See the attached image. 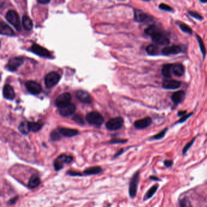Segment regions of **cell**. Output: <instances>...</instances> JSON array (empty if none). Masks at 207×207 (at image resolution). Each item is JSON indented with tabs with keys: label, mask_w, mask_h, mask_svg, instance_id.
Listing matches in <instances>:
<instances>
[{
	"label": "cell",
	"mask_w": 207,
	"mask_h": 207,
	"mask_svg": "<svg viewBox=\"0 0 207 207\" xmlns=\"http://www.w3.org/2000/svg\"><path fill=\"white\" fill-rule=\"evenodd\" d=\"M163 163H164L165 167H166L167 168H170L173 165V162L171 160H166L164 161Z\"/></svg>",
	"instance_id": "obj_43"
},
{
	"label": "cell",
	"mask_w": 207,
	"mask_h": 207,
	"mask_svg": "<svg viewBox=\"0 0 207 207\" xmlns=\"http://www.w3.org/2000/svg\"><path fill=\"white\" fill-rule=\"evenodd\" d=\"M30 50L33 53L35 54L36 55H39L41 57H45V58L51 57V54L49 50L37 44H33L31 46Z\"/></svg>",
	"instance_id": "obj_10"
},
{
	"label": "cell",
	"mask_w": 207,
	"mask_h": 207,
	"mask_svg": "<svg viewBox=\"0 0 207 207\" xmlns=\"http://www.w3.org/2000/svg\"><path fill=\"white\" fill-rule=\"evenodd\" d=\"M25 86L28 91L34 96L39 94L42 91L41 86L35 81H28L26 83Z\"/></svg>",
	"instance_id": "obj_11"
},
{
	"label": "cell",
	"mask_w": 207,
	"mask_h": 207,
	"mask_svg": "<svg viewBox=\"0 0 207 207\" xmlns=\"http://www.w3.org/2000/svg\"><path fill=\"white\" fill-rule=\"evenodd\" d=\"M86 120L89 124L100 126L104 122V118L97 111H92L86 116Z\"/></svg>",
	"instance_id": "obj_2"
},
{
	"label": "cell",
	"mask_w": 207,
	"mask_h": 207,
	"mask_svg": "<svg viewBox=\"0 0 207 207\" xmlns=\"http://www.w3.org/2000/svg\"><path fill=\"white\" fill-rule=\"evenodd\" d=\"M3 96L7 100H12L14 99L15 97V94L13 88L9 84H6L3 87Z\"/></svg>",
	"instance_id": "obj_19"
},
{
	"label": "cell",
	"mask_w": 207,
	"mask_h": 207,
	"mask_svg": "<svg viewBox=\"0 0 207 207\" xmlns=\"http://www.w3.org/2000/svg\"><path fill=\"white\" fill-rule=\"evenodd\" d=\"M18 196L14 197L13 198H12V199H11L8 202V204H9V205H12V204L15 203V202H16L17 200H18Z\"/></svg>",
	"instance_id": "obj_44"
},
{
	"label": "cell",
	"mask_w": 207,
	"mask_h": 207,
	"mask_svg": "<svg viewBox=\"0 0 207 207\" xmlns=\"http://www.w3.org/2000/svg\"><path fill=\"white\" fill-rule=\"evenodd\" d=\"M6 19L7 21L12 24L13 26L18 31L21 30V25L20 19V16L16 11L13 10L9 11L6 15Z\"/></svg>",
	"instance_id": "obj_1"
},
{
	"label": "cell",
	"mask_w": 207,
	"mask_h": 207,
	"mask_svg": "<svg viewBox=\"0 0 207 207\" xmlns=\"http://www.w3.org/2000/svg\"><path fill=\"white\" fill-rule=\"evenodd\" d=\"M76 97L80 102L86 104L92 103V99L91 95L86 91L80 90L76 92Z\"/></svg>",
	"instance_id": "obj_15"
},
{
	"label": "cell",
	"mask_w": 207,
	"mask_h": 207,
	"mask_svg": "<svg viewBox=\"0 0 207 207\" xmlns=\"http://www.w3.org/2000/svg\"><path fill=\"white\" fill-rule=\"evenodd\" d=\"M152 123V119L150 117L136 120L134 122V127L137 129H143L150 126Z\"/></svg>",
	"instance_id": "obj_17"
},
{
	"label": "cell",
	"mask_w": 207,
	"mask_h": 207,
	"mask_svg": "<svg viewBox=\"0 0 207 207\" xmlns=\"http://www.w3.org/2000/svg\"><path fill=\"white\" fill-rule=\"evenodd\" d=\"M73 120H74V121L76 123H79L80 125H83L84 124L83 120L82 117L80 116H75L73 117Z\"/></svg>",
	"instance_id": "obj_42"
},
{
	"label": "cell",
	"mask_w": 207,
	"mask_h": 207,
	"mask_svg": "<svg viewBox=\"0 0 207 207\" xmlns=\"http://www.w3.org/2000/svg\"><path fill=\"white\" fill-rule=\"evenodd\" d=\"M139 176H140L139 171L136 172L134 174V175L133 176L131 180L130 184H129V194L131 198H134L137 195L138 185H139Z\"/></svg>",
	"instance_id": "obj_5"
},
{
	"label": "cell",
	"mask_w": 207,
	"mask_h": 207,
	"mask_svg": "<svg viewBox=\"0 0 207 207\" xmlns=\"http://www.w3.org/2000/svg\"><path fill=\"white\" fill-rule=\"evenodd\" d=\"M162 32H163V30H162V29H161L160 27H159L156 24L150 25V26L145 29V33L150 37H152V35L157 33Z\"/></svg>",
	"instance_id": "obj_22"
},
{
	"label": "cell",
	"mask_w": 207,
	"mask_h": 207,
	"mask_svg": "<svg viewBox=\"0 0 207 207\" xmlns=\"http://www.w3.org/2000/svg\"><path fill=\"white\" fill-rule=\"evenodd\" d=\"M188 13L189 16L193 17V18H194L196 20H197L199 21H202L203 20V16L200 13H199L197 12L193 11H188Z\"/></svg>",
	"instance_id": "obj_35"
},
{
	"label": "cell",
	"mask_w": 207,
	"mask_h": 207,
	"mask_svg": "<svg viewBox=\"0 0 207 207\" xmlns=\"http://www.w3.org/2000/svg\"><path fill=\"white\" fill-rule=\"evenodd\" d=\"M186 111H179L178 112V113H177V115L178 116H180V117H182V116H184V115H185L186 114Z\"/></svg>",
	"instance_id": "obj_46"
},
{
	"label": "cell",
	"mask_w": 207,
	"mask_h": 207,
	"mask_svg": "<svg viewBox=\"0 0 207 207\" xmlns=\"http://www.w3.org/2000/svg\"><path fill=\"white\" fill-rule=\"evenodd\" d=\"M182 84L179 81L172 79H165L163 81L162 87L168 90H175L179 89Z\"/></svg>",
	"instance_id": "obj_13"
},
{
	"label": "cell",
	"mask_w": 207,
	"mask_h": 207,
	"mask_svg": "<svg viewBox=\"0 0 207 207\" xmlns=\"http://www.w3.org/2000/svg\"><path fill=\"white\" fill-rule=\"evenodd\" d=\"M172 64H165L162 69V74L167 79H169L172 75Z\"/></svg>",
	"instance_id": "obj_24"
},
{
	"label": "cell",
	"mask_w": 207,
	"mask_h": 207,
	"mask_svg": "<svg viewBox=\"0 0 207 207\" xmlns=\"http://www.w3.org/2000/svg\"><path fill=\"white\" fill-rule=\"evenodd\" d=\"M58 131L60 134L66 137H74L79 134V132L77 129L67 128H60L58 129Z\"/></svg>",
	"instance_id": "obj_20"
},
{
	"label": "cell",
	"mask_w": 207,
	"mask_h": 207,
	"mask_svg": "<svg viewBox=\"0 0 207 207\" xmlns=\"http://www.w3.org/2000/svg\"><path fill=\"white\" fill-rule=\"evenodd\" d=\"M37 1L40 4H48L50 1V0H37Z\"/></svg>",
	"instance_id": "obj_45"
},
{
	"label": "cell",
	"mask_w": 207,
	"mask_h": 207,
	"mask_svg": "<svg viewBox=\"0 0 207 207\" xmlns=\"http://www.w3.org/2000/svg\"><path fill=\"white\" fill-rule=\"evenodd\" d=\"M146 52L151 56H157L160 54H162V50H160L157 45H150L146 47Z\"/></svg>",
	"instance_id": "obj_23"
},
{
	"label": "cell",
	"mask_w": 207,
	"mask_h": 207,
	"mask_svg": "<svg viewBox=\"0 0 207 207\" xmlns=\"http://www.w3.org/2000/svg\"><path fill=\"white\" fill-rule=\"evenodd\" d=\"M60 133H59V131H58V133H57L56 131H53L50 134L51 139L52 140H54V141H56V140H60V138H61V137H60Z\"/></svg>",
	"instance_id": "obj_40"
},
{
	"label": "cell",
	"mask_w": 207,
	"mask_h": 207,
	"mask_svg": "<svg viewBox=\"0 0 207 207\" xmlns=\"http://www.w3.org/2000/svg\"><path fill=\"white\" fill-rule=\"evenodd\" d=\"M199 1L202 3H207V0H199Z\"/></svg>",
	"instance_id": "obj_49"
},
{
	"label": "cell",
	"mask_w": 207,
	"mask_h": 207,
	"mask_svg": "<svg viewBox=\"0 0 207 207\" xmlns=\"http://www.w3.org/2000/svg\"><path fill=\"white\" fill-rule=\"evenodd\" d=\"M29 124L30 131H32L33 132L39 131L43 126V125L39 122H29Z\"/></svg>",
	"instance_id": "obj_33"
},
{
	"label": "cell",
	"mask_w": 207,
	"mask_h": 207,
	"mask_svg": "<svg viewBox=\"0 0 207 207\" xmlns=\"http://www.w3.org/2000/svg\"><path fill=\"white\" fill-rule=\"evenodd\" d=\"M18 129L24 135L28 134L29 131H30L29 122H27V121L22 122L18 126Z\"/></svg>",
	"instance_id": "obj_29"
},
{
	"label": "cell",
	"mask_w": 207,
	"mask_h": 207,
	"mask_svg": "<svg viewBox=\"0 0 207 207\" xmlns=\"http://www.w3.org/2000/svg\"><path fill=\"white\" fill-rule=\"evenodd\" d=\"M182 52V47L179 46L174 45L171 46H167L162 49V55L168 56L170 55H177Z\"/></svg>",
	"instance_id": "obj_14"
},
{
	"label": "cell",
	"mask_w": 207,
	"mask_h": 207,
	"mask_svg": "<svg viewBox=\"0 0 207 207\" xmlns=\"http://www.w3.org/2000/svg\"><path fill=\"white\" fill-rule=\"evenodd\" d=\"M196 38L197 39V41L198 43H199V47H200V49H201V53L202 54L203 58L204 60L205 57H206V47H205V45H204L203 41L202 38L199 35H198V34H196Z\"/></svg>",
	"instance_id": "obj_31"
},
{
	"label": "cell",
	"mask_w": 207,
	"mask_h": 207,
	"mask_svg": "<svg viewBox=\"0 0 207 207\" xmlns=\"http://www.w3.org/2000/svg\"><path fill=\"white\" fill-rule=\"evenodd\" d=\"M22 24L24 29L28 31L31 30L33 28V23L31 19L27 15H24L22 19Z\"/></svg>",
	"instance_id": "obj_26"
},
{
	"label": "cell",
	"mask_w": 207,
	"mask_h": 207,
	"mask_svg": "<svg viewBox=\"0 0 207 207\" xmlns=\"http://www.w3.org/2000/svg\"><path fill=\"white\" fill-rule=\"evenodd\" d=\"M40 184V178L35 176L33 175L29 181L28 183V188L30 189H33L37 188Z\"/></svg>",
	"instance_id": "obj_28"
},
{
	"label": "cell",
	"mask_w": 207,
	"mask_h": 207,
	"mask_svg": "<svg viewBox=\"0 0 207 207\" xmlns=\"http://www.w3.org/2000/svg\"><path fill=\"white\" fill-rule=\"evenodd\" d=\"M167 131H168V128H166L164 129H163L162 131H160L158 134L151 137V139L153 140H160V139H163V138L165 136V134H166Z\"/></svg>",
	"instance_id": "obj_34"
},
{
	"label": "cell",
	"mask_w": 207,
	"mask_h": 207,
	"mask_svg": "<svg viewBox=\"0 0 207 207\" xmlns=\"http://www.w3.org/2000/svg\"><path fill=\"white\" fill-rule=\"evenodd\" d=\"M128 142V140L126 139H114L111 140L109 143L111 144H117V143H125Z\"/></svg>",
	"instance_id": "obj_41"
},
{
	"label": "cell",
	"mask_w": 207,
	"mask_h": 207,
	"mask_svg": "<svg viewBox=\"0 0 207 207\" xmlns=\"http://www.w3.org/2000/svg\"><path fill=\"white\" fill-rule=\"evenodd\" d=\"M0 29H1V35H9V36H13L14 35L13 30L10 28L9 26L5 24L4 22L1 21V26H0Z\"/></svg>",
	"instance_id": "obj_25"
},
{
	"label": "cell",
	"mask_w": 207,
	"mask_h": 207,
	"mask_svg": "<svg viewBox=\"0 0 207 207\" xmlns=\"http://www.w3.org/2000/svg\"><path fill=\"white\" fill-rule=\"evenodd\" d=\"M196 137L193 138V139L190 142H188V143H186V145L184 146V149H183V151H182V153H183L184 155L186 154V152H188V151L189 150V148H190L191 147V146H193L194 142L195 140H196Z\"/></svg>",
	"instance_id": "obj_37"
},
{
	"label": "cell",
	"mask_w": 207,
	"mask_h": 207,
	"mask_svg": "<svg viewBox=\"0 0 207 207\" xmlns=\"http://www.w3.org/2000/svg\"><path fill=\"white\" fill-rule=\"evenodd\" d=\"M185 67L182 64L176 63L172 65V74L176 77H182L185 74Z\"/></svg>",
	"instance_id": "obj_21"
},
{
	"label": "cell",
	"mask_w": 207,
	"mask_h": 207,
	"mask_svg": "<svg viewBox=\"0 0 207 207\" xmlns=\"http://www.w3.org/2000/svg\"><path fill=\"white\" fill-rule=\"evenodd\" d=\"M178 26L180 30H182L183 32L185 33H188L189 35H192L193 34V30L192 29L188 26L187 24L184 23H179Z\"/></svg>",
	"instance_id": "obj_32"
},
{
	"label": "cell",
	"mask_w": 207,
	"mask_h": 207,
	"mask_svg": "<svg viewBox=\"0 0 207 207\" xmlns=\"http://www.w3.org/2000/svg\"><path fill=\"white\" fill-rule=\"evenodd\" d=\"M75 110L76 106H75V105L73 104V103H70L69 104H68L67 105L60 108L59 113L60 115L63 117L71 116L75 113Z\"/></svg>",
	"instance_id": "obj_16"
},
{
	"label": "cell",
	"mask_w": 207,
	"mask_h": 207,
	"mask_svg": "<svg viewBox=\"0 0 207 207\" xmlns=\"http://www.w3.org/2000/svg\"><path fill=\"white\" fill-rule=\"evenodd\" d=\"M152 41L155 44L159 46H165L170 43V40L164 32H159L151 37Z\"/></svg>",
	"instance_id": "obj_6"
},
{
	"label": "cell",
	"mask_w": 207,
	"mask_h": 207,
	"mask_svg": "<svg viewBox=\"0 0 207 207\" xmlns=\"http://www.w3.org/2000/svg\"><path fill=\"white\" fill-rule=\"evenodd\" d=\"M150 179L152 180H154V181H158V180H160V179L157 177H156V176H150Z\"/></svg>",
	"instance_id": "obj_47"
},
{
	"label": "cell",
	"mask_w": 207,
	"mask_h": 207,
	"mask_svg": "<svg viewBox=\"0 0 207 207\" xmlns=\"http://www.w3.org/2000/svg\"><path fill=\"white\" fill-rule=\"evenodd\" d=\"M60 80V75L54 71L47 74L45 78V83L46 88H51L55 86Z\"/></svg>",
	"instance_id": "obj_4"
},
{
	"label": "cell",
	"mask_w": 207,
	"mask_h": 207,
	"mask_svg": "<svg viewBox=\"0 0 207 207\" xmlns=\"http://www.w3.org/2000/svg\"><path fill=\"white\" fill-rule=\"evenodd\" d=\"M124 123L123 119L121 117H117L110 119L106 124V127L109 130L114 131L122 128Z\"/></svg>",
	"instance_id": "obj_8"
},
{
	"label": "cell",
	"mask_w": 207,
	"mask_h": 207,
	"mask_svg": "<svg viewBox=\"0 0 207 207\" xmlns=\"http://www.w3.org/2000/svg\"><path fill=\"white\" fill-rule=\"evenodd\" d=\"M102 171H103V169L100 167H91L86 169L83 172V175L89 176V175H92V174H97L100 173V172Z\"/></svg>",
	"instance_id": "obj_27"
},
{
	"label": "cell",
	"mask_w": 207,
	"mask_h": 207,
	"mask_svg": "<svg viewBox=\"0 0 207 207\" xmlns=\"http://www.w3.org/2000/svg\"><path fill=\"white\" fill-rule=\"evenodd\" d=\"M73 161V157L71 156L62 154L55 160L54 162V168L56 171L61 170L65 164H69Z\"/></svg>",
	"instance_id": "obj_3"
},
{
	"label": "cell",
	"mask_w": 207,
	"mask_h": 207,
	"mask_svg": "<svg viewBox=\"0 0 207 207\" xmlns=\"http://www.w3.org/2000/svg\"><path fill=\"white\" fill-rule=\"evenodd\" d=\"M142 1H151V0H142Z\"/></svg>",
	"instance_id": "obj_50"
},
{
	"label": "cell",
	"mask_w": 207,
	"mask_h": 207,
	"mask_svg": "<svg viewBox=\"0 0 207 207\" xmlns=\"http://www.w3.org/2000/svg\"><path fill=\"white\" fill-rule=\"evenodd\" d=\"M179 205L182 207H186V206H191V204L190 202H189V201L188 200V198L185 197L180 201Z\"/></svg>",
	"instance_id": "obj_39"
},
{
	"label": "cell",
	"mask_w": 207,
	"mask_h": 207,
	"mask_svg": "<svg viewBox=\"0 0 207 207\" xmlns=\"http://www.w3.org/2000/svg\"><path fill=\"white\" fill-rule=\"evenodd\" d=\"M24 63V58L21 57H16L12 58L9 60V62L6 66L7 69L13 72L17 70Z\"/></svg>",
	"instance_id": "obj_7"
},
{
	"label": "cell",
	"mask_w": 207,
	"mask_h": 207,
	"mask_svg": "<svg viewBox=\"0 0 207 207\" xmlns=\"http://www.w3.org/2000/svg\"><path fill=\"white\" fill-rule=\"evenodd\" d=\"M123 151H124V150H123V149H122V150H120V151H119L118 152H117V154H116V156H115L114 157H117V156H119V155H120V154H122Z\"/></svg>",
	"instance_id": "obj_48"
},
{
	"label": "cell",
	"mask_w": 207,
	"mask_h": 207,
	"mask_svg": "<svg viewBox=\"0 0 207 207\" xmlns=\"http://www.w3.org/2000/svg\"><path fill=\"white\" fill-rule=\"evenodd\" d=\"M134 20L138 23H145L152 21V17L143 11L139 9H134Z\"/></svg>",
	"instance_id": "obj_12"
},
{
	"label": "cell",
	"mask_w": 207,
	"mask_h": 207,
	"mask_svg": "<svg viewBox=\"0 0 207 207\" xmlns=\"http://www.w3.org/2000/svg\"><path fill=\"white\" fill-rule=\"evenodd\" d=\"M185 96H186V93L185 91H179L174 92L172 94L171 99L172 103H173V104L177 106L184 101L185 98Z\"/></svg>",
	"instance_id": "obj_18"
},
{
	"label": "cell",
	"mask_w": 207,
	"mask_h": 207,
	"mask_svg": "<svg viewBox=\"0 0 207 207\" xmlns=\"http://www.w3.org/2000/svg\"><path fill=\"white\" fill-rule=\"evenodd\" d=\"M159 9L161 11H166V12H174V9L173 8L171 7L170 6L165 4V3H161L159 4Z\"/></svg>",
	"instance_id": "obj_36"
},
{
	"label": "cell",
	"mask_w": 207,
	"mask_h": 207,
	"mask_svg": "<svg viewBox=\"0 0 207 207\" xmlns=\"http://www.w3.org/2000/svg\"><path fill=\"white\" fill-rule=\"evenodd\" d=\"M158 187H159L158 185H153L152 186H151L149 190L146 192V194L145 195L144 198H143V201H147V200L150 199V198H151L153 196V195H154V194L156 193V191H157Z\"/></svg>",
	"instance_id": "obj_30"
},
{
	"label": "cell",
	"mask_w": 207,
	"mask_h": 207,
	"mask_svg": "<svg viewBox=\"0 0 207 207\" xmlns=\"http://www.w3.org/2000/svg\"><path fill=\"white\" fill-rule=\"evenodd\" d=\"M193 114V113H189L188 114H185L184 115V116H182V117H181L180 118L179 120H178V121L177 122H176L175 125L176 124H179V123H184L185 122H186V120L189 118V117H191Z\"/></svg>",
	"instance_id": "obj_38"
},
{
	"label": "cell",
	"mask_w": 207,
	"mask_h": 207,
	"mask_svg": "<svg viewBox=\"0 0 207 207\" xmlns=\"http://www.w3.org/2000/svg\"><path fill=\"white\" fill-rule=\"evenodd\" d=\"M120 1H125V0H120Z\"/></svg>",
	"instance_id": "obj_51"
},
{
	"label": "cell",
	"mask_w": 207,
	"mask_h": 207,
	"mask_svg": "<svg viewBox=\"0 0 207 207\" xmlns=\"http://www.w3.org/2000/svg\"><path fill=\"white\" fill-rule=\"evenodd\" d=\"M71 100V96L69 93L65 92L62 94L57 98L55 100V105L59 108H63L69 104Z\"/></svg>",
	"instance_id": "obj_9"
}]
</instances>
